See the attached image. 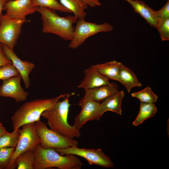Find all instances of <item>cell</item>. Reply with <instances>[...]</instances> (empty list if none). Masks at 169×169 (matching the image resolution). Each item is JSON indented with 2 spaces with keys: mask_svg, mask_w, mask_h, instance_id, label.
Instances as JSON below:
<instances>
[{
  "mask_svg": "<svg viewBox=\"0 0 169 169\" xmlns=\"http://www.w3.org/2000/svg\"><path fill=\"white\" fill-rule=\"evenodd\" d=\"M156 29L162 41L169 40V18L158 23Z\"/></svg>",
  "mask_w": 169,
  "mask_h": 169,
  "instance_id": "83f0119b",
  "label": "cell"
},
{
  "mask_svg": "<svg viewBox=\"0 0 169 169\" xmlns=\"http://www.w3.org/2000/svg\"><path fill=\"white\" fill-rule=\"evenodd\" d=\"M121 63L114 60L92 66L100 73L110 79L118 81Z\"/></svg>",
  "mask_w": 169,
  "mask_h": 169,
  "instance_id": "d6986e66",
  "label": "cell"
},
{
  "mask_svg": "<svg viewBox=\"0 0 169 169\" xmlns=\"http://www.w3.org/2000/svg\"><path fill=\"white\" fill-rule=\"evenodd\" d=\"M133 8L134 11L139 14L151 27L156 28L158 19L156 11L143 1L138 0H125Z\"/></svg>",
  "mask_w": 169,
  "mask_h": 169,
  "instance_id": "2e32d148",
  "label": "cell"
},
{
  "mask_svg": "<svg viewBox=\"0 0 169 169\" xmlns=\"http://www.w3.org/2000/svg\"><path fill=\"white\" fill-rule=\"evenodd\" d=\"M124 95V91L121 90L103 101V102L100 103V113L102 115L108 111H112L121 115L122 102Z\"/></svg>",
  "mask_w": 169,
  "mask_h": 169,
  "instance_id": "e0dca14e",
  "label": "cell"
},
{
  "mask_svg": "<svg viewBox=\"0 0 169 169\" xmlns=\"http://www.w3.org/2000/svg\"><path fill=\"white\" fill-rule=\"evenodd\" d=\"M35 159L33 169L56 167L59 169H80L83 163L79 158L73 154L62 155L55 148H44L39 145L34 150Z\"/></svg>",
  "mask_w": 169,
  "mask_h": 169,
  "instance_id": "7a4b0ae2",
  "label": "cell"
},
{
  "mask_svg": "<svg viewBox=\"0 0 169 169\" xmlns=\"http://www.w3.org/2000/svg\"><path fill=\"white\" fill-rule=\"evenodd\" d=\"M10 0H0V23L1 16L2 15V13L4 10V6L5 3Z\"/></svg>",
  "mask_w": 169,
  "mask_h": 169,
  "instance_id": "1f68e13d",
  "label": "cell"
},
{
  "mask_svg": "<svg viewBox=\"0 0 169 169\" xmlns=\"http://www.w3.org/2000/svg\"><path fill=\"white\" fill-rule=\"evenodd\" d=\"M157 111L154 103H146L141 102L139 113L132 125L138 126L146 120L155 116Z\"/></svg>",
  "mask_w": 169,
  "mask_h": 169,
  "instance_id": "44dd1931",
  "label": "cell"
},
{
  "mask_svg": "<svg viewBox=\"0 0 169 169\" xmlns=\"http://www.w3.org/2000/svg\"><path fill=\"white\" fill-rule=\"evenodd\" d=\"M24 22L5 14H2L0 23V43L5 45L13 50Z\"/></svg>",
  "mask_w": 169,
  "mask_h": 169,
  "instance_id": "9c48e42d",
  "label": "cell"
},
{
  "mask_svg": "<svg viewBox=\"0 0 169 169\" xmlns=\"http://www.w3.org/2000/svg\"><path fill=\"white\" fill-rule=\"evenodd\" d=\"M22 78L20 74L3 81L0 86V96L14 99L17 102L27 100L28 94L21 85Z\"/></svg>",
  "mask_w": 169,
  "mask_h": 169,
  "instance_id": "8fae6325",
  "label": "cell"
},
{
  "mask_svg": "<svg viewBox=\"0 0 169 169\" xmlns=\"http://www.w3.org/2000/svg\"><path fill=\"white\" fill-rule=\"evenodd\" d=\"M86 4L91 7L101 6V3L99 0H83Z\"/></svg>",
  "mask_w": 169,
  "mask_h": 169,
  "instance_id": "4dcf8cb0",
  "label": "cell"
},
{
  "mask_svg": "<svg viewBox=\"0 0 169 169\" xmlns=\"http://www.w3.org/2000/svg\"><path fill=\"white\" fill-rule=\"evenodd\" d=\"M6 129L0 121V136H1L6 131Z\"/></svg>",
  "mask_w": 169,
  "mask_h": 169,
  "instance_id": "d6a6232c",
  "label": "cell"
},
{
  "mask_svg": "<svg viewBox=\"0 0 169 169\" xmlns=\"http://www.w3.org/2000/svg\"><path fill=\"white\" fill-rule=\"evenodd\" d=\"M35 159L34 151H28L19 155L15 160V166L17 169H33Z\"/></svg>",
  "mask_w": 169,
  "mask_h": 169,
  "instance_id": "7402d4cb",
  "label": "cell"
},
{
  "mask_svg": "<svg viewBox=\"0 0 169 169\" xmlns=\"http://www.w3.org/2000/svg\"><path fill=\"white\" fill-rule=\"evenodd\" d=\"M18 129L19 137L18 144L7 169L15 168L14 161L20 154L28 151H34L40 143V140L36 130L35 122L25 124Z\"/></svg>",
  "mask_w": 169,
  "mask_h": 169,
  "instance_id": "52a82bcc",
  "label": "cell"
},
{
  "mask_svg": "<svg viewBox=\"0 0 169 169\" xmlns=\"http://www.w3.org/2000/svg\"><path fill=\"white\" fill-rule=\"evenodd\" d=\"M60 3L69 10L77 19H85L86 15L85 10L88 5L83 0H59Z\"/></svg>",
  "mask_w": 169,
  "mask_h": 169,
  "instance_id": "ffe728a7",
  "label": "cell"
},
{
  "mask_svg": "<svg viewBox=\"0 0 169 169\" xmlns=\"http://www.w3.org/2000/svg\"><path fill=\"white\" fill-rule=\"evenodd\" d=\"M85 93L78 104L80 106L85 102L93 101L100 102L107 98L118 93V85L114 83L85 90Z\"/></svg>",
  "mask_w": 169,
  "mask_h": 169,
  "instance_id": "5bb4252c",
  "label": "cell"
},
{
  "mask_svg": "<svg viewBox=\"0 0 169 169\" xmlns=\"http://www.w3.org/2000/svg\"><path fill=\"white\" fill-rule=\"evenodd\" d=\"M84 77L78 88L84 90L110 83V79L98 72L92 65L84 71Z\"/></svg>",
  "mask_w": 169,
  "mask_h": 169,
  "instance_id": "9a60e30c",
  "label": "cell"
},
{
  "mask_svg": "<svg viewBox=\"0 0 169 169\" xmlns=\"http://www.w3.org/2000/svg\"><path fill=\"white\" fill-rule=\"evenodd\" d=\"M74 27L72 39L69 47L76 49L80 46L89 37L100 32H107L113 30V27L108 23L98 24L87 22L84 19H77Z\"/></svg>",
  "mask_w": 169,
  "mask_h": 169,
  "instance_id": "8992f818",
  "label": "cell"
},
{
  "mask_svg": "<svg viewBox=\"0 0 169 169\" xmlns=\"http://www.w3.org/2000/svg\"><path fill=\"white\" fill-rule=\"evenodd\" d=\"M33 6L48 8L54 10L66 13H71L57 0H31Z\"/></svg>",
  "mask_w": 169,
  "mask_h": 169,
  "instance_id": "d4e9b609",
  "label": "cell"
},
{
  "mask_svg": "<svg viewBox=\"0 0 169 169\" xmlns=\"http://www.w3.org/2000/svg\"><path fill=\"white\" fill-rule=\"evenodd\" d=\"M37 133L40 140V146L44 148L64 149L78 146L79 143L73 139L63 136L49 129L40 120L35 122Z\"/></svg>",
  "mask_w": 169,
  "mask_h": 169,
  "instance_id": "5b68a950",
  "label": "cell"
},
{
  "mask_svg": "<svg viewBox=\"0 0 169 169\" xmlns=\"http://www.w3.org/2000/svg\"><path fill=\"white\" fill-rule=\"evenodd\" d=\"M131 95L138 99L141 102L146 103H155L158 99V96L148 86L140 91L132 93Z\"/></svg>",
  "mask_w": 169,
  "mask_h": 169,
  "instance_id": "603a6c76",
  "label": "cell"
},
{
  "mask_svg": "<svg viewBox=\"0 0 169 169\" xmlns=\"http://www.w3.org/2000/svg\"><path fill=\"white\" fill-rule=\"evenodd\" d=\"M156 13L158 19V23L169 18V0L162 8L156 11Z\"/></svg>",
  "mask_w": 169,
  "mask_h": 169,
  "instance_id": "f1b7e54d",
  "label": "cell"
},
{
  "mask_svg": "<svg viewBox=\"0 0 169 169\" xmlns=\"http://www.w3.org/2000/svg\"><path fill=\"white\" fill-rule=\"evenodd\" d=\"M19 74V72L12 64L0 67V79L3 81Z\"/></svg>",
  "mask_w": 169,
  "mask_h": 169,
  "instance_id": "4316f807",
  "label": "cell"
},
{
  "mask_svg": "<svg viewBox=\"0 0 169 169\" xmlns=\"http://www.w3.org/2000/svg\"><path fill=\"white\" fill-rule=\"evenodd\" d=\"M118 81L125 87L129 93L133 88L141 87L142 85L133 72L122 63L120 67Z\"/></svg>",
  "mask_w": 169,
  "mask_h": 169,
  "instance_id": "ac0fdd59",
  "label": "cell"
},
{
  "mask_svg": "<svg viewBox=\"0 0 169 169\" xmlns=\"http://www.w3.org/2000/svg\"><path fill=\"white\" fill-rule=\"evenodd\" d=\"M19 137L18 130L9 133L7 131L0 136V148L15 147Z\"/></svg>",
  "mask_w": 169,
  "mask_h": 169,
  "instance_id": "cb8c5ba5",
  "label": "cell"
},
{
  "mask_svg": "<svg viewBox=\"0 0 169 169\" xmlns=\"http://www.w3.org/2000/svg\"><path fill=\"white\" fill-rule=\"evenodd\" d=\"M15 148H0V169H7Z\"/></svg>",
  "mask_w": 169,
  "mask_h": 169,
  "instance_id": "484cf974",
  "label": "cell"
},
{
  "mask_svg": "<svg viewBox=\"0 0 169 169\" xmlns=\"http://www.w3.org/2000/svg\"><path fill=\"white\" fill-rule=\"evenodd\" d=\"M38 7L33 5L31 0H10L4 6L5 14L12 18L27 22V15L37 11Z\"/></svg>",
  "mask_w": 169,
  "mask_h": 169,
  "instance_id": "30bf717a",
  "label": "cell"
},
{
  "mask_svg": "<svg viewBox=\"0 0 169 169\" xmlns=\"http://www.w3.org/2000/svg\"><path fill=\"white\" fill-rule=\"evenodd\" d=\"M12 64L11 61L7 59L3 54L1 44L0 43V67L4 65Z\"/></svg>",
  "mask_w": 169,
  "mask_h": 169,
  "instance_id": "f546056e",
  "label": "cell"
},
{
  "mask_svg": "<svg viewBox=\"0 0 169 169\" xmlns=\"http://www.w3.org/2000/svg\"><path fill=\"white\" fill-rule=\"evenodd\" d=\"M100 103L93 101H86L80 105L81 110L75 118L73 126L80 130L88 121L100 120L102 115L100 110Z\"/></svg>",
  "mask_w": 169,
  "mask_h": 169,
  "instance_id": "7c38bea8",
  "label": "cell"
},
{
  "mask_svg": "<svg viewBox=\"0 0 169 169\" xmlns=\"http://www.w3.org/2000/svg\"><path fill=\"white\" fill-rule=\"evenodd\" d=\"M55 150L62 155L73 154L82 157L90 165H96L104 168L114 167V164L110 158L100 148L95 149L71 146L64 149L55 148Z\"/></svg>",
  "mask_w": 169,
  "mask_h": 169,
  "instance_id": "ba28073f",
  "label": "cell"
},
{
  "mask_svg": "<svg viewBox=\"0 0 169 169\" xmlns=\"http://www.w3.org/2000/svg\"><path fill=\"white\" fill-rule=\"evenodd\" d=\"M74 94L73 93L58 101L51 108L44 111L41 116L47 120L50 129L64 136L73 139L79 138L80 130L70 125L68 121L69 108L71 104L69 98Z\"/></svg>",
  "mask_w": 169,
  "mask_h": 169,
  "instance_id": "6da1fadb",
  "label": "cell"
},
{
  "mask_svg": "<svg viewBox=\"0 0 169 169\" xmlns=\"http://www.w3.org/2000/svg\"><path fill=\"white\" fill-rule=\"evenodd\" d=\"M69 94L66 93L54 98L36 99L24 103L15 112L12 117L13 130H18L25 124L39 120L44 111L51 108L60 99L64 98Z\"/></svg>",
  "mask_w": 169,
  "mask_h": 169,
  "instance_id": "3957f363",
  "label": "cell"
},
{
  "mask_svg": "<svg viewBox=\"0 0 169 169\" xmlns=\"http://www.w3.org/2000/svg\"><path fill=\"white\" fill-rule=\"evenodd\" d=\"M3 52L5 56L12 62V64L21 75L27 88H29L30 79L29 74L35 68L34 64L27 61H23L19 58L13 50L5 45L1 44Z\"/></svg>",
  "mask_w": 169,
  "mask_h": 169,
  "instance_id": "4fadbf2b",
  "label": "cell"
},
{
  "mask_svg": "<svg viewBox=\"0 0 169 169\" xmlns=\"http://www.w3.org/2000/svg\"><path fill=\"white\" fill-rule=\"evenodd\" d=\"M37 11L41 15L44 33L56 34L65 40H71L74 30L73 25L77 20L75 16L60 17L55 10L45 7H38Z\"/></svg>",
  "mask_w": 169,
  "mask_h": 169,
  "instance_id": "277c9868",
  "label": "cell"
}]
</instances>
